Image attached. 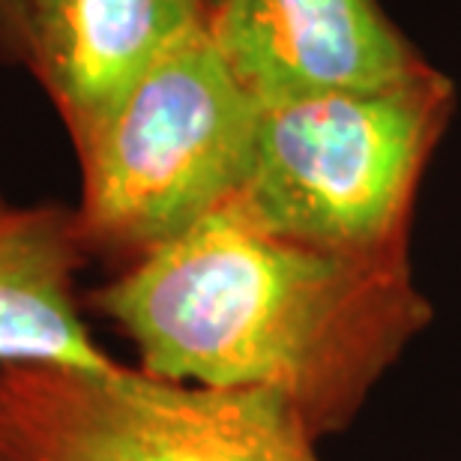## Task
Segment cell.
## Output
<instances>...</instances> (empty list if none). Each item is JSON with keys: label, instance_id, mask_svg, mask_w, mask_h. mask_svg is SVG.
<instances>
[{"label": "cell", "instance_id": "cell-4", "mask_svg": "<svg viewBox=\"0 0 461 461\" xmlns=\"http://www.w3.org/2000/svg\"><path fill=\"white\" fill-rule=\"evenodd\" d=\"M291 402L114 372H0V461H321Z\"/></svg>", "mask_w": 461, "mask_h": 461}, {"label": "cell", "instance_id": "cell-6", "mask_svg": "<svg viewBox=\"0 0 461 461\" xmlns=\"http://www.w3.org/2000/svg\"><path fill=\"white\" fill-rule=\"evenodd\" d=\"M207 24V0H18L6 40L76 135Z\"/></svg>", "mask_w": 461, "mask_h": 461}, {"label": "cell", "instance_id": "cell-3", "mask_svg": "<svg viewBox=\"0 0 461 461\" xmlns=\"http://www.w3.org/2000/svg\"><path fill=\"white\" fill-rule=\"evenodd\" d=\"M261 105L204 33L135 81L108 112L72 135L81 159L76 219L87 252H153L246 180Z\"/></svg>", "mask_w": 461, "mask_h": 461}, {"label": "cell", "instance_id": "cell-2", "mask_svg": "<svg viewBox=\"0 0 461 461\" xmlns=\"http://www.w3.org/2000/svg\"><path fill=\"white\" fill-rule=\"evenodd\" d=\"M456 87L426 76L261 105L234 201L267 230L327 252L408 255L411 216Z\"/></svg>", "mask_w": 461, "mask_h": 461}, {"label": "cell", "instance_id": "cell-7", "mask_svg": "<svg viewBox=\"0 0 461 461\" xmlns=\"http://www.w3.org/2000/svg\"><path fill=\"white\" fill-rule=\"evenodd\" d=\"M76 210L15 204L0 192V372H114L81 318L76 276L87 261Z\"/></svg>", "mask_w": 461, "mask_h": 461}, {"label": "cell", "instance_id": "cell-9", "mask_svg": "<svg viewBox=\"0 0 461 461\" xmlns=\"http://www.w3.org/2000/svg\"><path fill=\"white\" fill-rule=\"evenodd\" d=\"M216 4V0H207V6H213Z\"/></svg>", "mask_w": 461, "mask_h": 461}, {"label": "cell", "instance_id": "cell-8", "mask_svg": "<svg viewBox=\"0 0 461 461\" xmlns=\"http://www.w3.org/2000/svg\"><path fill=\"white\" fill-rule=\"evenodd\" d=\"M15 4L18 0H0V36H6V27H9V18H13Z\"/></svg>", "mask_w": 461, "mask_h": 461}, {"label": "cell", "instance_id": "cell-5", "mask_svg": "<svg viewBox=\"0 0 461 461\" xmlns=\"http://www.w3.org/2000/svg\"><path fill=\"white\" fill-rule=\"evenodd\" d=\"M210 40L258 105L393 87L431 69L377 0H216Z\"/></svg>", "mask_w": 461, "mask_h": 461}, {"label": "cell", "instance_id": "cell-1", "mask_svg": "<svg viewBox=\"0 0 461 461\" xmlns=\"http://www.w3.org/2000/svg\"><path fill=\"white\" fill-rule=\"evenodd\" d=\"M141 372L210 390H267L315 438L342 429L429 324L408 255L359 258L258 225L234 198L90 294Z\"/></svg>", "mask_w": 461, "mask_h": 461}]
</instances>
